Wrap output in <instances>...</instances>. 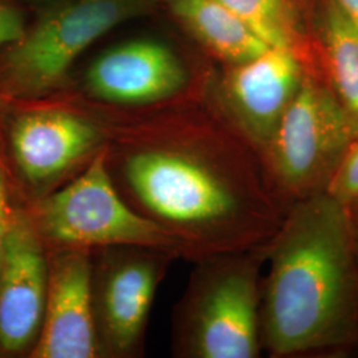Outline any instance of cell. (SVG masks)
I'll use <instances>...</instances> for the list:
<instances>
[{
  "instance_id": "19",
  "label": "cell",
  "mask_w": 358,
  "mask_h": 358,
  "mask_svg": "<svg viewBox=\"0 0 358 358\" xmlns=\"http://www.w3.org/2000/svg\"><path fill=\"white\" fill-rule=\"evenodd\" d=\"M341 11L358 29V0H336Z\"/></svg>"
},
{
  "instance_id": "11",
  "label": "cell",
  "mask_w": 358,
  "mask_h": 358,
  "mask_svg": "<svg viewBox=\"0 0 358 358\" xmlns=\"http://www.w3.org/2000/svg\"><path fill=\"white\" fill-rule=\"evenodd\" d=\"M48 289V250L29 211L13 208L0 268V350L32 352Z\"/></svg>"
},
{
  "instance_id": "4",
  "label": "cell",
  "mask_w": 358,
  "mask_h": 358,
  "mask_svg": "<svg viewBox=\"0 0 358 358\" xmlns=\"http://www.w3.org/2000/svg\"><path fill=\"white\" fill-rule=\"evenodd\" d=\"M356 137L322 71L307 69L292 103L259 153L268 187L284 211L327 192Z\"/></svg>"
},
{
  "instance_id": "17",
  "label": "cell",
  "mask_w": 358,
  "mask_h": 358,
  "mask_svg": "<svg viewBox=\"0 0 358 358\" xmlns=\"http://www.w3.org/2000/svg\"><path fill=\"white\" fill-rule=\"evenodd\" d=\"M26 28L22 11L8 0H0V50L22 38Z\"/></svg>"
},
{
  "instance_id": "13",
  "label": "cell",
  "mask_w": 358,
  "mask_h": 358,
  "mask_svg": "<svg viewBox=\"0 0 358 358\" xmlns=\"http://www.w3.org/2000/svg\"><path fill=\"white\" fill-rule=\"evenodd\" d=\"M310 24L321 71L358 137V29L336 0L313 1Z\"/></svg>"
},
{
  "instance_id": "10",
  "label": "cell",
  "mask_w": 358,
  "mask_h": 358,
  "mask_svg": "<svg viewBox=\"0 0 358 358\" xmlns=\"http://www.w3.org/2000/svg\"><path fill=\"white\" fill-rule=\"evenodd\" d=\"M201 80L178 52L154 38H134L103 52L84 76V88L100 103L142 108L186 99Z\"/></svg>"
},
{
  "instance_id": "2",
  "label": "cell",
  "mask_w": 358,
  "mask_h": 358,
  "mask_svg": "<svg viewBox=\"0 0 358 358\" xmlns=\"http://www.w3.org/2000/svg\"><path fill=\"white\" fill-rule=\"evenodd\" d=\"M262 343L272 358L353 356L358 256L345 206L321 194L291 206L267 243Z\"/></svg>"
},
{
  "instance_id": "16",
  "label": "cell",
  "mask_w": 358,
  "mask_h": 358,
  "mask_svg": "<svg viewBox=\"0 0 358 358\" xmlns=\"http://www.w3.org/2000/svg\"><path fill=\"white\" fill-rule=\"evenodd\" d=\"M337 202L350 206L358 202V137L350 143L327 190Z\"/></svg>"
},
{
  "instance_id": "21",
  "label": "cell",
  "mask_w": 358,
  "mask_h": 358,
  "mask_svg": "<svg viewBox=\"0 0 358 358\" xmlns=\"http://www.w3.org/2000/svg\"><path fill=\"white\" fill-rule=\"evenodd\" d=\"M35 4H38V7H41V8H44V7H47V6H50L52 3H55V1H57V0H32Z\"/></svg>"
},
{
  "instance_id": "12",
  "label": "cell",
  "mask_w": 358,
  "mask_h": 358,
  "mask_svg": "<svg viewBox=\"0 0 358 358\" xmlns=\"http://www.w3.org/2000/svg\"><path fill=\"white\" fill-rule=\"evenodd\" d=\"M35 358L100 357L92 300V252L48 250V289Z\"/></svg>"
},
{
  "instance_id": "15",
  "label": "cell",
  "mask_w": 358,
  "mask_h": 358,
  "mask_svg": "<svg viewBox=\"0 0 358 358\" xmlns=\"http://www.w3.org/2000/svg\"><path fill=\"white\" fill-rule=\"evenodd\" d=\"M268 47L289 50L307 68L319 66L312 36V6L303 0H217Z\"/></svg>"
},
{
  "instance_id": "6",
  "label": "cell",
  "mask_w": 358,
  "mask_h": 358,
  "mask_svg": "<svg viewBox=\"0 0 358 358\" xmlns=\"http://www.w3.org/2000/svg\"><path fill=\"white\" fill-rule=\"evenodd\" d=\"M47 250L94 251L137 245L183 257L176 238L129 205L106 164V143L64 185L40 198L31 213Z\"/></svg>"
},
{
  "instance_id": "22",
  "label": "cell",
  "mask_w": 358,
  "mask_h": 358,
  "mask_svg": "<svg viewBox=\"0 0 358 358\" xmlns=\"http://www.w3.org/2000/svg\"><path fill=\"white\" fill-rule=\"evenodd\" d=\"M358 356V341H357V345H356V348H355V352H353V356Z\"/></svg>"
},
{
  "instance_id": "14",
  "label": "cell",
  "mask_w": 358,
  "mask_h": 358,
  "mask_svg": "<svg viewBox=\"0 0 358 358\" xmlns=\"http://www.w3.org/2000/svg\"><path fill=\"white\" fill-rule=\"evenodd\" d=\"M169 11L219 63L241 64L268 47L217 0H165Z\"/></svg>"
},
{
  "instance_id": "1",
  "label": "cell",
  "mask_w": 358,
  "mask_h": 358,
  "mask_svg": "<svg viewBox=\"0 0 358 358\" xmlns=\"http://www.w3.org/2000/svg\"><path fill=\"white\" fill-rule=\"evenodd\" d=\"M103 124L106 164L129 205L192 262L267 243L285 214L254 148L208 108Z\"/></svg>"
},
{
  "instance_id": "3",
  "label": "cell",
  "mask_w": 358,
  "mask_h": 358,
  "mask_svg": "<svg viewBox=\"0 0 358 358\" xmlns=\"http://www.w3.org/2000/svg\"><path fill=\"white\" fill-rule=\"evenodd\" d=\"M267 243L194 262L190 282L176 308L174 356H262L260 308Z\"/></svg>"
},
{
  "instance_id": "5",
  "label": "cell",
  "mask_w": 358,
  "mask_h": 358,
  "mask_svg": "<svg viewBox=\"0 0 358 358\" xmlns=\"http://www.w3.org/2000/svg\"><path fill=\"white\" fill-rule=\"evenodd\" d=\"M165 0H57L0 57V97L35 101L59 90L80 55Z\"/></svg>"
},
{
  "instance_id": "20",
  "label": "cell",
  "mask_w": 358,
  "mask_h": 358,
  "mask_svg": "<svg viewBox=\"0 0 358 358\" xmlns=\"http://www.w3.org/2000/svg\"><path fill=\"white\" fill-rule=\"evenodd\" d=\"M346 211H348V217L350 222V229H352V235H353V242L356 247V252L358 256V202L353 205L346 206Z\"/></svg>"
},
{
  "instance_id": "9",
  "label": "cell",
  "mask_w": 358,
  "mask_h": 358,
  "mask_svg": "<svg viewBox=\"0 0 358 358\" xmlns=\"http://www.w3.org/2000/svg\"><path fill=\"white\" fill-rule=\"evenodd\" d=\"M105 143L100 121L64 108H28L15 115L10 128L11 153L22 178L45 194L73 178Z\"/></svg>"
},
{
  "instance_id": "7",
  "label": "cell",
  "mask_w": 358,
  "mask_h": 358,
  "mask_svg": "<svg viewBox=\"0 0 358 358\" xmlns=\"http://www.w3.org/2000/svg\"><path fill=\"white\" fill-rule=\"evenodd\" d=\"M177 256L120 245L92 251V300L100 357L141 355L149 315L167 267Z\"/></svg>"
},
{
  "instance_id": "8",
  "label": "cell",
  "mask_w": 358,
  "mask_h": 358,
  "mask_svg": "<svg viewBox=\"0 0 358 358\" xmlns=\"http://www.w3.org/2000/svg\"><path fill=\"white\" fill-rule=\"evenodd\" d=\"M307 69L294 52L271 47L251 60L224 66L213 84L211 109L259 155L292 103Z\"/></svg>"
},
{
  "instance_id": "18",
  "label": "cell",
  "mask_w": 358,
  "mask_h": 358,
  "mask_svg": "<svg viewBox=\"0 0 358 358\" xmlns=\"http://www.w3.org/2000/svg\"><path fill=\"white\" fill-rule=\"evenodd\" d=\"M13 211V207L10 203L7 177H6L4 166L0 159V268H1V262H3L4 250H6V242H7V235H8Z\"/></svg>"
}]
</instances>
